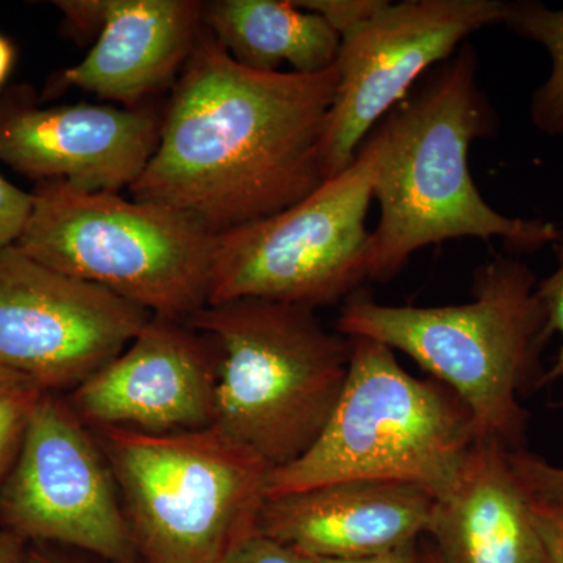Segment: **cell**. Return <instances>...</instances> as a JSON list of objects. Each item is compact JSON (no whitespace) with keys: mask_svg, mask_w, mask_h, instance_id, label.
Here are the masks:
<instances>
[{"mask_svg":"<svg viewBox=\"0 0 563 563\" xmlns=\"http://www.w3.org/2000/svg\"><path fill=\"white\" fill-rule=\"evenodd\" d=\"M335 66L262 73L201 33L132 199L172 207L213 235L295 206L325 181L322 144Z\"/></svg>","mask_w":563,"mask_h":563,"instance_id":"obj_1","label":"cell"},{"mask_svg":"<svg viewBox=\"0 0 563 563\" xmlns=\"http://www.w3.org/2000/svg\"><path fill=\"white\" fill-rule=\"evenodd\" d=\"M477 70L476 51L465 43L363 141L372 152L373 196L380 207L369 236V280H390L415 252L448 240L501 239L512 252L558 242L561 231L553 222L506 217L474 184L470 146L498 131Z\"/></svg>","mask_w":563,"mask_h":563,"instance_id":"obj_2","label":"cell"},{"mask_svg":"<svg viewBox=\"0 0 563 563\" xmlns=\"http://www.w3.org/2000/svg\"><path fill=\"white\" fill-rule=\"evenodd\" d=\"M536 290L526 263L496 257L474 272L470 302L385 306L352 296L335 328L409 355L465 404L479 439L521 450L529 415L518 395L540 385V352L551 339Z\"/></svg>","mask_w":563,"mask_h":563,"instance_id":"obj_3","label":"cell"},{"mask_svg":"<svg viewBox=\"0 0 563 563\" xmlns=\"http://www.w3.org/2000/svg\"><path fill=\"white\" fill-rule=\"evenodd\" d=\"M220 346L217 426L272 470L320 439L350 374V336L314 309L266 299L209 303L187 321Z\"/></svg>","mask_w":563,"mask_h":563,"instance_id":"obj_4","label":"cell"},{"mask_svg":"<svg viewBox=\"0 0 563 563\" xmlns=\"http://www.w3.org/2000/svg\"><path fill=\"white\" fill-rule=\"evenodd\" d=\"M350 339V374L331 420L302 457L272 470L266 496L390 481L442 498L476 442L472 413L446 385L407 373L390 347Z\"/></svg>","mask_w":563,"mask_h":563,"instance_id":"obj_5","label":"cell"},{"mask_svg":"<svg viewBox=\"0 0 563 563\" xmlns=\"http://www.w3.org/2000/svg\"><path fill=\"white\" fill-rule=\"evenodd\" d=\"M20 247L55 272L88 282L154 317L188 321L209 303L214 239L162 203L43 181Z\"/></svg>","mask_w":563,"mask_h":563,"instance_id":"obj_6","label":"cell"},{"mask_svg":"<svg viewBox=\"0 0 563 563\" xmlns=\"http://www.w3.org/2000/svg\"><path fill=\"white\" fill-rule=\"evenodd\" d=\"M91 431L141 563H218L257 528L272 468L217 426L172 435Z\"/></svg>","mask_w":563,"mask_h":563,"instance_id":"obj_7","label":"cell"},{"mask_svg":"<svg viewBox=\"0 0 563 563\" xmlns=\"http://www.w3.org/2000/svg\"><path fill=\"white\" fill-rule=\"evenodd\" d=\"M373 180L362 144L343 173L302 201L217 235L209 303L254 298L318 309L350 299L369 280Z\"/></svg>","mask_w":563,"mask_h":563,"instance_id":"obj_8","label":"cell"},{"mask_svg":"<svg viewBox=\"0 0 563 563\" xmlns=\"http://www.w3.org/2000/svg\"><path fill=\"white\" fill-rule=\"evenodd\" d=\"M0 529L31 544L140 562L117 479L95 432L68 399L46 391L0 492Z\"/></svg>","mask_w":563,"mask_h":563,"instance_id":"obj_9","label":"cell"},{"mask_svg":"<svg viewBox=\"0 0 563 563\" xmlns=\"http://www.w3.org/2000/svg\"><path fill=\"white\" fill-rule=\"evenodd\" d=\"M504 0H385L374 16L342 36L335 101L322 163L325 180L354 162L363 141L429 73L473 33L503 24Z\"/></svg>","mask_w":563,"mask_h":563,"instance_id":"obj_10","label":"cell"},{"mask_svg":"<svg viewBox=\"0 0 563 563\" xmlns=\"http://www.w3.org/2000/svg\"><path fill=\"white\" fill-rule=\"evenodd\" d=\"M152 314L88 282L0 250V365L44 391H73L113 361Z\"/></svg>","mask_w":563,"mask_h":563,"instance_id":"obj_11","label":"cell"},{"mask_svg":"<svg viewBox=\"0 0 563 563\" xmlns=\"http://www.w3.org/2000/svg\"><path fill=\"white\" fill-rule=\"evenodd\" d=\"M218 377L213 336L152 314L120 355L66 399L88 428L172 435L214 426Z\"/></svg>","mask_w":563,"mask_h":563,"instance_id":"obj_12","label":"cell"},{"mask_svg":"<svg viewBox=\"0 0 563 563\" xmlns=\"http://www.w3.org/2000/svg\"><path fill=\"white\" fill-rule=\"evenodd\" d=\"M162 122L144 109L98 103L0 109V162L87 192L131 188L150 163Z\"/></svg>","mask_w":563,"mask_h":563,"instance_id":"obj_13","label":"cell"},{"mask_svg":"<svg viewBox=\"0 0 563 563\" xmlns=\"http://www.w3.org/2000/svg\"><path fill=\"white\" fill-rule=\"evenodd\" d=\"M435 501L417 485L344 481L266 496L257 529L313 561L365 558L417 542Z\"/></svg>","mask_w":563,"mask_h":563,"instance_id":"obj_14","label":"cell"},{"mask_svg":"<svg viewBox=\"0 0 563 563\" xmlns=\"http://www.w3.org/2000/svg\"><path fill=\"white\" fill-rule=\"evenodd\" d=\"M96 20L98 41L58 85L135 109L184 68L201 35L203 3L96 0Z\"/></svg>","mask_w":563,"mask_h":563,"instance_id":"obj_15","label":"cell"},{"mask_svg":"<svg viewBox=\"0 0 563 563\" xmlns=\"http://www.w3.org/2000/svg\"><path fill=\"white\" fill-rule=\"evenodd\" d=\"M512 451L477 437L454 487L437 499L428 533L443 563H548Z\"/></svg>","mask_w":563,"mask_h":563,"instance_id":"obj_16","label":"cell"},{"mask_svg":"<svg viewBox=\"0 0 563 563\" xmlns=\"http://www.w3.org/2000/svg\"><path fill=\"white\" fill-rule=\"evenodd\" d=\"M203 24L233 60L262 73H322L342 43L321 16L287 0H217L203 7Z\"/></svg>","mask_w":563,"mask_h":563,"instance_id":"obj_17","label":"cell"},{"mask_svg":"<svg viewBox=\"0 0 563 563\" xmlns=\"http://www.w3.org/2000/svg\"><path fill=\"white\" fill-rule=\"evenodd\" d=\"M503 24L550 54V77L533 95L531 118L544 135H563V9L553 10L536 0L507 2Z\"/></svg>","mask_w":563,"mask_h":563,"instance_id":"obj_18","label":"cell"},{"mask_svg":"<svg viewBox=\"0 0 563 563\" xmlns=\"http://www.w3.org/2000/svg\"><path fill=\"white\" fill-rule=\"evenodd\" d=\"M44 393L29 377L0 365V492L16 463Z\"/></svg>","mask_w":563,"mask_h":563,"instance_id":"obj_19","label":"cell"},{"mask_svg":"<svg viewBox=\"0 0 563 563\" xmlns=\"http://www.w3.org/2000/svg\"><path fill=\"white\" fill-rule=\"evenodd\" d=\"M554 244L558 250V269L550 277L537 284L536 291L542 302L544 313H547L548 335L551 336L554 332L561 333L562 346L554 365L543 373L540 385L555 383L563 377V231Z\"/></svg>","mask_w":563,"mask_h":563,"instance_id":"obj_20","label":"cell"},{"mask_svg":"<svg viewBox=\"0 0 563 563\" xmlns=\"http://www.w3.org/2000/svg\"><path fill=\"white\" fill-rule=\"evenodd\" d=\"M385 0H296V5L321 16L340 38L379 11Z\"/></svg>","mask_w":563,"mask_h":563,"instance_id":"obj_21","label":"cell"},{"mask_svg":"<svg viewBox=\"0 0 563 563\" xmlns=\"http://www.w3.org/2000/svg\"><path fill=\"white\" fill-rule=\"evenodd\" d=\"M218 563H314V561L263 536L255 528L239 542L233 543Z\"/></svg>","mask_w":563,"mask_h":563,"instance_id":"obj_22","label":"cell"},{"mask_svg":"<svg viewBox=\"0 0 563 563\" xmlns=\"http://www.w3.org/2000/svg\"><path fill=\"white\" fill-rule=\"evenodd\" d=\"M512 465L529 495L543 501H563V468L526 453L512 451Z\"/></svg>","mask_w":563,"mask_h":563,"instance_id":"obj_23","label":"cell"},{"mask_svg":"<svg viewBox=\"0 0 563 563\" xmlns=\"http://www.w3.org/2000/svg\"><path fill=\"white\" fill-rule=\"evenodd\" d=\"M32 210L33 195L14 187L0 174V250L18 243Z\"/></svg>","mask_w":563,"mask_h":563,"instance_id":"obj_24","label":"cell"},{"mask_svg":"<svg viewBox=\"0 0 563 563\" xmlns=\"http://www.w3.org/2000/svg\"><path fill=\"white\" fill-rule=\"evenodd\" d=\"M531 498V512L548 563H563V501Z\"/></svg>","mask_w":563,"mask_h":563,"instance_id":"obj_25","label":"cell"},{"mask_svg":"<svg viewBox=\"0 0 563 563\" xmlns=\"http://www.w3.org/2000/svg\"><path fill=\"white\" fill-rule=\"evenodd\" d=\"M314 563H426V559L418 553L417 542H415L385 551V553L365 555V558L318 559Z\"/></svg>","mask_w":563,"mask_h":563,"instance_id":"obj_26","label":"cell"},{"mask_svg":"<svg viewBox=\"0 0 563 563\" xmlns=\"http://www.w3.org/2000/svg\"><path fill=\"white\" fill-rule=\"evenodd\" d=\"M31 543L16 533L0 529V563H29Z\"/></svg>","mask_w":563,"mask_h":563,"instance_id":"obj_27","label":"cell"},{"mask_svg":"<svg viewBox=\"0 0 563 563\" xmlns=\"http://www.w3.org/2000/svg\"><path fill=\"white\" fill-rule=\"evenodd\" d=\"M29 563H85L70 559L68 555L51 551L46 544H31L29 551Z\"/></svg>","mask_w":563,"mask_h":563,"instance_id":"obj_28","label":"cell"},{"mask_svg":"<svg viewBox=\"0 0 563 563\" xmlns=\"http://www.w3.org/2000/svg\"><path fill=\"white\" fill-rule=\"evenodd\" d=\"M14 49L5 36L0 35V87L5 84L7 77L10 76L13 68Z\"/></svg>","mask_w":563,"mask_h":563,"instance_id":"obj_29","label":"cell"},{"mask_svg":"<svg viewBox=\"0 0 563 563\" xmlns=\"http://www.w3.org/2000/svg\"><path fill=\"white\" fill-rule=\"evenodd\" d=\"M424 559H426V563H443L442 559H440L439 554H437V553H431V554L424 555Z\"/></svg>","mask_w":563,"mask_h":563,"instance_id":"obj_30","label":"cell"},{"mask_svg":"<svg viewBox=\"0 0 563 563\" xmlns=\"http://www.w3.org/2000/svg\"><path fill=\"white\" fill-rule=\"evenodd\" d=\"M135 563H141V562H135Z\"/></svg>","mask_w":563,"mask_h":563,"instance_id":"obj_31","label":"cell"}]
</instances>
